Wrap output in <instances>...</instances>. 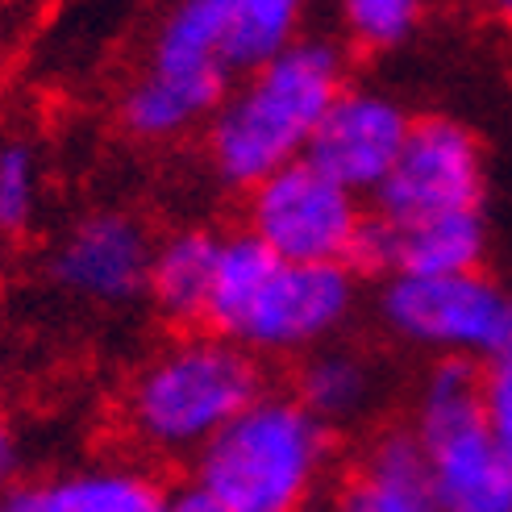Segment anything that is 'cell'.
Masks as SVG:
<instances>
[{
    "label": "cell",
    "instance_id": "cell-26",
    "mask_svg": "<svg viewBox=\"0 0 512 512\" xmlns=\"http://www.w3.org/2000/svg\"><path fill=\"white\" fill-rule=\"evenodd\" d=\"M300 512H317V508H300Z\"/></svg>",
    "mask_w": 512,
    "mask_h": 512
},
{
    "label": "cell",
    "instance_id": "cell-11",
    "mask_svg": "<svg viewBox=\"0 0 512 512\" xmlns=\"http://www.w3.org/2000/svg\"><path fill=\"white\" fill-rule=\"evenodd\" d=\"M483 229L479 209L421 217V221H363L350 263H363L392 275H458L479 271L483 259Z\"/></svg>",
    "mask_w": 512,
    "mask_h": 512
},
{
    "label": "cell",
    "instance_id": "cell-7",
    "mask_svg": "<svg viewBox=\"0 0 512 512\" xmlns=\"http://www.w3.org/2000/svg\"><path fill=\"white\" fill-rule=\"evenodd\" d=\"M250 192V238L275 259L350 263L367 217L358 209V196L334 184L309 159L279 167Z\"/></svg>",
    "mask_w": 512,
    "mask_h": 512
},
{
    "label": "cell",
    "instance_id": "cell-13",
    "mask_svg": "<svg viewBox=\"0 0 512 512\" xmlns=\"http://www.w3.org/2000/svg\"><path fill=\"white\" fill-rule=\"evenodd\" d=\"M163 488L138 467H80L38 488L9 492L17 512H163Z\"/></svg>",
    "mask_w": 512,
    "mask_h": 512
},
{
    "label": "cell",
    "instance_id": "cell-15",
    "mask_svg": "<svg viewBox=\"0 0 512 512\" xmlns=\"http://www.w3.org/2000/svg\"><path fill=\"white\" fill-rule=\"evenodd\" d=\"M338 512H438L429 500L425 458L413 433H388L367 454Z\"/></svg>",
    "mask_w": 512,
    "mask_h": 512
},
{
    "label": "cell",
    "instance_id": "cell-10",
    "mask_svg": "<svg viewBox=\"0 0 512 512\" xmlns=\"http://www.w3.org/2000/svg\"><path fill=\"white\" fill-rule=\"evenodd\" d=\"M408 125L413 121L404 117L392 96L342 88L334 105L325 109L304 159L354 196L379 192L408 138Z\"/></svg>",
    "mask_w": 512,
    "mask_h": 512
},
{
    "label": "cell",
    "instance_id": "cell-3",
    "mask_svg": "<svg viewBox=\"0 0 512 512\" xmlns=\"http://www.w3.org/2000/svg\"><path fill=\"white\" fill-rule=\"evenodd\" d=\"M329 463V429L296 396H254L196 454V483L229 512L309 508Z\"/></svg>",
    "mask_w": 512,
    "mask_h": 512
},
{
    "label": "cell",
    "instance_id": "cell-14",
    "mask_svg": "<svg viewBox=\"0 0 512 512\" xmlns=\"http://www.w3.org/2000/svg\"><path fill=\"white\" fill-rule=\"evenodd\" d=\"M217 254L221 238L209 229H179L167 242L150 250V271H146V292L155 304L175 321H204L213 296V275H217Z\"/></svg>",
    "mask_w": 512,
    "mask_h": 512
},
{
    "label": "cell",
    "instance_id": "cell-9",
    "mask_svg": "<svg viewBox=\"0 0 512 512\" xmlns=\"http://www.w3.org/2000/svg\"><path fill=\"white\" fill-rule=\"evenodd\" d=\"M483 196V155L471 130L458 121H417L408 125L400 155L379 184L383 221H421L442 213L479 209Z\"/></svg>",
    "mask_w": 512,
    "mask_h": 512
},
{
    "label": "cell",
    "instance_id": "cell-2",
    "mask_svg": "<svg viewBox=\"0 0 512 512\" xmlns=\"http://www.w3.org/2000/svg\"><path fill=\"white\" fill-rule=\"evenodd\" d=\"M354 275L338 263H284L250 234L225 238L204 321L242 350H309L350 317Z\"/></svg>",
    "mask_w": 512,
    "mask_h": 512
},
{
    "label": "cell",
    "instance_id": "cell-22",
    "mask_svg": "<svg viewBox=\"0 0 512 512\" xmlns=\"http://www.w3.org/2000/svg\"><path fill=\"white\" fill-rule=\"evenodd\" d=\"M17 467H21V442H17L13 425H9L5 417H0V496H9Z\"/></svg>",
    "mask_w": 512,
    "mask_h": 512
},
{
    "label": "cell",
    "instance_id": "cell-5",
    "mask_svg": "<svg viewBox=\"0 0 512 512\" xmlns=\"http://www.w3.org/2000/svg\"><path fill=\"white\" fill-rule=\"evenodd\" d=\"M413 438L438 512H512V467L488 429L483 379L467 358L433 367Z\"/></svg>",
    "mask_w": 512,
    "mask_h": 512
},
{
    "label": "cell",
    "instance_id": "cell-1",
    "mask_svg": "<svg viewBox=\"0 0 512 512\" xmlns=\"http://www.w3.org/2000/svg\"><path fill=\"white\" fill-rule=\"evenodd\" d=\"M342 92V59L325 42H292L250 67L229 92L209 130V155L225 184L254 188L279 167L300 163L325 109Z\"/></svg>",
    "mask_w": 512,
    "mask_h": 512
},
{
    "label": "cell",
    "instance_id": "cell-6",
    "mask_svg": "<svg viewBox=\"0 0 512 512\" xmlns=\"http://www.w3.org/2000/svg\"><path fill=\"white\" fill-rule=\"evenodd\" d=\"M225 13L221 0H175L163 17L146 75L130 84L121 117L138 138H175L213 117L225 100Z\"/></svg>",
    "mask_w": 512,
    "mask_h": 512
},
{
    "label": "cell",
    "instance_id": "cell-25",
    "mask_svg": "<svg viewBox=\"0 0 512 512\" xmlns=\"http://www.w3.org/2000/svg\"><path fill=\"white\" fill-rule=\"evenodd\" d=\"M0 512H17V508H13V500H9V496H0Z\"/></svg>",
    "mask_w": 512,
    "mask_h": 512
},
{
    "label": "cell",
    "instance_id": "cell-4",
    "mask_svg": "<svg viewBox=\"0 0 512 512\" xmlns=\"http://www.w3.org/2000/svg\"><path fill=\"white\" fill-rule=\"evenodd\" d=\"M259 396V367L250 350L225 338H184L155 354L125 396L134 438L163 454L204 450Z\"/></svg>",
    "mask_w": 512,
    "mask_h": 512
},
{
    "label": "cell",
    "instance_id": "cell-24",
    "mask_svg": "<svg viewBox=\"0 0 512 512\" xmlns=\"http://www.w3.org/2000/svg\"><path fill=\"white\" fill-rule=\"evenodd\" d=\"M488 5H492L500 17H508V21H512V0H488Z\"/></svg>",
    "mask_w": 512,
    "mask_h": 512
},
{
    "label": "cell",
    "instance_id": "cell-17",
    "mask_svg": "<svg viewBox=\"0 0 512 512\" xmlns=\"http://www.w3.org/2000/svg\"><path fill=\"white\" fill-rule=\"evenodd\" d=\"M309 413L329 425V421H350L363 413V404L371 400V371L367 363H358L354 354H317L309 358V367L300 371V396Z\"/></svg>",
    "mask_w": 512,
    "mask_h": 512
},
{
    "label": "cell",
    "instance_id": "cell-20",
    "mask_svg": "<svg viewBox=\"0 0 512 512\" xmlns=\"http://www.w3.org/2000/svg\"><path fill=\"white\" fill-rule=\"evenodd\" d=\"M483 413H488V429L512 467V363H496V375L483 383Z\"/></svg>",
    "mask_w": 512,
    "mask_h": 512
},
{
    "label": "cell",
    "instance_id": "cell-8",
    "mask_svg": "<svg viewBox=\"0 0 512 512\" xmlns=\"http://www.w3.org/2000/svg\"><path fill=\"white\" fill-rule=\"evenodd\" d=\"M383 317L404 342L438 350L446 358L492 354L504 338L508 292L488 275H392L383 292Z\"/></svg>",
    "mask_w": 512,
    "mask_h": 512
},
{
    "label": "cell",
    "instance_id": "cell-16",
    "mask_svg": "<svg viewBox=\"0 0 512 512\" xmlns=\"http://www.w3.org/2000/svg\"><path fill=\"white\" fill-rule=\"evenodd\" d=\"M229 67H259L296 42L304 0H221Z\"/></svg>",
    "mask_w": 512,
    "mask_h": 512
},
{
    "label": "cell",
    "instance_id": "cell-19",
    "mask_svg": "<svg viewBox=\"0 0 512 512\" xmlns=\"http://www.w3.org/2000/svg\"><path fill=\"white\" fill-rule=\"evenodd\" d=\"M42 171L38 155L25 142H0V234H21L38 213Z\"/></svg>",
    "mask_w": 512,
    "mask_h": 512
},
{
    "label": "cell",
    "instance_id": "cell-12",
    "mask_svg": "<svg viewBox=\"0 0 512 512\" xmlns=\"http://www.w3.org/2000/svg\"><path fill=\"white\" fill-rule=\"evenodd\" d=\"M150 250L155 246L134 217L96 213L63 238L55 254V279L84 300H130L146 288Z\"/></svg>",
    "mask_w": 512,
    "mask_h": 512
},
{
    "label": "cell",
    "instance_id": "cell-23",
    "mask_svg": "<svg viewBox=\"0 0 512 512\" xmlns=\"http://www.w3.org/2000/svg\"><path fill=\"white\" fill-rule=\"evenodd\" d=\"M496 363H512V296H508V317H504V338L496 350Z\"/></svg>",
    "mask_w": 512,
    "mask_h": 512
},
{
    "label": "cell",
    "instance_id": "cell-21",
    "mask_svg": "<svg viewBox=\"0 0 512 512\" xmlns=\"http://www.w3.org/2000/svg\"><path fill=\"white\" fill-rule=\"evenodd\" d=\"M163 512H229L209 488L200 483H188V488H175L163 496Z\"/></svg>",
    "mask_w": 512,
    "mask_h": 512
},
{
    "label": "cell",
    "instance_id": "cell-18",
    "mask_svg": "<svg viewBox=\"0 0 512 512\" xmlns=\"http://www.w3.org/2000/svg\"><path fill=\"white\" fill-rule=\"evenodd\" d=\"M346 34L367 50H392L421 21V0H338Z\"/></svg>",
    "mask_w": 512,
    "mask_h": 512
}]
</instances>
